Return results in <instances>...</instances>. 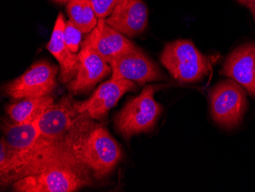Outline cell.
Wrapping results in <instances>:
<instances>
[{
	"mask_svg": "<svg viewBox=\"0 0 255 192\" xmlns=\"http://www.w3.org/2000/svg\"><path fill=\"white\" fill-rule=\"evenodd\" d=\"M96 15L98 18L110 16L120 0H90Z\"/></svg>",
	"mask_w": 255,
	"mask_h": 192,
	"instance_id": "ffe728a7",
	"label": "cell"
},
{
	"mask_svg": "<svg viewBox=\"0 0 255 192\" xmlns=\"http://www.w3.org/2000/svg\"><path fill=\"white\" fill-rule=\"evenodd\" d=\"M81 114L74 107L71 94L64 96L57 104L44 110L40 117V141L64 145L68 135L74 130Z\"/></svg>",
	"mask_w": 255,
	"mask_h": 192,
	"instance_id": "52a82bcc",
	"label": "cell"
},
{
	"mask_svg": "<svg viewBox=\"0 0 255 192\" xmlns=\"http://www.w3.org/2000/svg\"><path fill=\"white\" fill-rule=\"evenodd\" d=\"M107 21L125 36L132 38L147 28L148 11L142 0H120Z\"/></svg>",
	"mask_w": 255,
	"mask_h": 192,
	"instance_id": "7c38bea8",
	"label": "cell"
},
{
	"mask_svg": "<svg viewBox=\"0 0 255 192\" xmlns=\"http://www.w3.org/2000/svg\"><path fill=\"white\" fill-rule=\"evenodd\" d=\"M90 169L71 152L54 156L13 183L18 192H72L91 184Z\"/></svg>",
	"mask_w": 255,
	"mask_h": 192,
	"instance_id": "7a4b0ae2",
	"label": "cell"
},
{
	"mask_svg": "<svg viewBox=\"0 0 255 192\" xmlns=\"http://www.w3.org/2000/svg\"><path fill=\"white\" fill-rule=\"evenodd\" d=\"M67 12L72 21L83 33H90L98 23L90 0H69Z\"/></svg>",
	"mask_w": 255,
	"mask_h": 192,
	"instance_id": "e0dca14e",
	"label": "cell"
},
{
	"mask_svg": "<svg viewBox=\"0 0 255 192\" xmlns=\"http://www.w3.org/2000/svg\"><path fill=\"white\" fill-rule=\"evenodd\" d=\"M210 101L213 120L225 128L237 127L247 109L244 89L233 79L215 86L210 93Z\"/></svg>",
	"mask_w": 255,
	"mask_h": 192,
	"instance_id": "5b68a950",
	"label": "cell"
},
{
	"mask_svg": "<svg viewBox=\"0 0 255 192\" xmlns=\"http://www.w3.org/2000/svg\"><path fill=\"white\" fill-rule=\"evenodd\" d=\"M160 61L176 80L184 84L201 81L210 70L207 58L189 40L166 44Z\"/></svg>",
	"mask_w": 255,
	"mask_h": 192,
	"instance_id": "3957f363",
	"label": "cell"
},
{
	"mask_svg": "<svg viewBox=\"0 0 255 192\" xmlns=\"http://www.w3.org/2000/svg\"><path fill=\"white\" fill-rule=\"evenodd\" d=\"M81 46L91 48L109 64L119 56L136 48L132 41L110 26L105 18H99L97 26L89 33Z\"/></svg>",
	"mask_w": 255,
	"mask_h": 192,
	"instance_id": "30bf717a",
	"label": "cell"
},
{
	"mask_svg": "<svg viewBox=\"0 0 255 192\" xmlns=\"http://www.w3.org/2000/svg\"><path fill=\"white\" fill-rule=\"evenodd\" d=\"M255 44H247L231 53L223 66L225 75L245 87L255 97Z\"/></svg>",
	"mask_w": 255,
	"mask_h": 192,
	"instance_id": "4fadbf2b",
	"label": "cell"
},
{
	"mask_svg": "<svg viewBox=\"0 0 255 192\" xmlns=\"http://www.w3.org/2000/svg\"><path fill=\"white\" fill-rule=\"evenodd\" d=\"M41 116L26 123H18L8 120L4 122L2 127L4 137L12 150L18 153H24L36 144L41 137L39 128Z\"/></svg>",
	"mask_w": 255,
	"mask_h": 192,
	"instance_id": "9a60e30c",
	"label": "cell"
},
{
	"mask_svg": "<svg viewBox=\"0 0 255 192\" xmlns=\"http://www.w3.org/2000/svg\"><path fill=\"white\" fill-rule=\"evenodd\" d=\"M55 2H58V3H67L69 0H54Z\"/></svg>",
	"mask_w": 255,
	"mask_h": 192,
	"instance_id": "7402d4cb",
	"label": "cell"
},
{
	"mask_svg": "<svg viewBox=\"0 0 255 192\" xmlns=\"http://www.w3.org/2000/svg\"><path fill=\"white\" fill-rule=\"evenodd\" d=\"M83 34L84 33L80 31V28L72 21L68 20L66 21L64 31V40L69 49L74 54L78 52L80 44H82L81 41Z\"/></svg>",
	"mask_w": 255,
	"mask_h": 192,
	"instance_id": "d6986e66",
	"label": "cell"
},
{
	"mask_svg": "<svg viewBox=\"0 0 255 192\" xmlns=\"http://www.w3.org/2000/svg\"><path fill=\"white\" fill-rule=\"evenodd\" d=\"M17 152L10 147L9 145L2 137L0 141V176L1 183H3L7 176L11 173Z\"/></svg>",
	"mask_w": 255,
	"mask_h": 192,
	"instance_id": "ac0fdd59",
	"label": "cell"
},
{
	"mask_svg": "<svg viewBox=\"0 0 255 192\" xmlns=\"http://www.w3.org/2000/svg\"><path fill=\"white\" fill-rule=\"evenodd\" d=\"M53 104L54 100L49 95L29 97L23 99L16 104L7 106L6 113L15 123H26L41 116L44 110Z\"/></svg>",
	"mask_w": 255,
	"mask_h": 192,
	"instance_id": "2e32d148",
	"label": "cell"
},
{
	"mask_svg": "<svg viewBox=\"0 0 255 192\" xmlns=\"http://www.w3.org/2000/svg\"><path fill=\"white\" fill-rule=\"evenodd\" d=\"M241 4L246 5L255 15V0H238Z\"/></svg>",
	"mask_w": 255,
	"mask_h": 192,
	"instance_id": "44dd1931",
	"label": "cell"
},
{
	"mask_svg": "<svg viewBox=\"0 0 255 192\" xmlns=\"http://www.w3.org/2000/svg\"><path fill=\"white\" fill-rule=\"evenodd\" d=\"M78 58L77 74L67 86L69 91L74 94L87 92L112 73L110 64L88 47L81 48Z\"/></svg>",
	"mask_w": 255,
	"mask_h": 192,
	"instance_id": "8fae6325",
	"label": "cell"
},
{
	"mask_svg": "<svg viewBox=\"0 0 255 192\" xmlns=\"http://www.w3.org/2000/svg\"><path fill=\"white\" fill-rule=\"evenodd\" d=\"M137 84L126 79H111L100 86L88 100L74 102L78 114H86L91 119L101 120L107 116L119 100L128 91H134Z\"/></svg>",
	"mask_w": 255,
	"mask_h": 192,
	"instance_id": "9c48e42d",
	"label": "cell"
},
{
	"mask_svg": "<svg viewBox=\"0 0 255 192\" xmlns=\"http://www.w3.org/2000/svg\"><path fill=\"white\" fill-rule=\"evenodd\" d=\"M57 72L55 65L48 61H38L5 86V94L16 101L49 95L57 86Z\"/></svg>",
	"mask_w": 255,
	"mask_h": 192,
	"instance_id": "8992f818",
	"label": "cell"
},
{
	"mask_svg": "<svg viewBox=\"0 0 255 192\" xmlns=\"http://www.w3.org/2000/svg\"><path fill=\"white\" fill-rule=\"evenodd\" d=\"M110 64L111 79H126L141 86L164 78L158 66L137 46L115 58Z\"/></svg>",
	"mask_w": 255,
	"mask_h": 192,
	"instance_id": "ba28073f",
	"label": "cell"
},
{
	"mask_svg": "<svg viewBox=\"0 0 255 192\" xmlns=\"http://www.w3.org/2000/svg\"></svg>",
	"mask_w": 255,
	"mask_h": 192,
	"instance_id": "cb8c5ba5",
	"label": "cell"
},
{
	"mask_svg": "<svg viewBox=\"0 0 255 192\" xmlns=\"http://www.w3.org/2000/svg\"><path fill=\"white\" fill-rule=\"evenodd\" d=\"M160 86L147 85L130 100L116 117L117 130L125 138L152 130L161 114V106L154 96Z\"/></svg>",
	"mask_w": 255,
	"mask_h": 192,
	"instance_id": "277c9868",
	"label": "cell"
},
{
	"mask_svg": "<svg viewBox=\"0 0 255 192\" xmlns=\"http://www.w3.org/2000/svg\"><path fill=\"white\" fill-rule=\"evenodd\" d=\"M66 21L64 15L60 13L54 24L51 39L48 44V50L59 63L60 77L61 82L68 83L72 81L78 69V54L69 49L64 40V27Z\"/></svg>",
	"mask_w": 255,
	"mask_h": 192,
	"instance_id": "5bb4252c",
	"label": "cell"
},
{
	"mask_svg": "<svg viewBox=\"0 0 255 192\" xmlns=\"http://www.w3.org/2000/svg\"></svg>",
	"mask_w": 255,
	"mask_h": 192,
	"instance_id": "603a6c76",
	"label": "cell"
},
{
	"mask_svg": "<svg viewBox=\"0 0 255 192\" xmlns=\"http://www.w3.org/2000/svg\"><path fill=\"white\" fill-rule=\"evenodd\" d=\"M64 144L98 179L110 174L123 156L120 145L107 129L86 114H81Z\"/></svg>",
	"mask_w": 255,
	"mask_h": 192,
	"instance_id": "6da1fadb",
	"label": "cell"
}]
</instances>
